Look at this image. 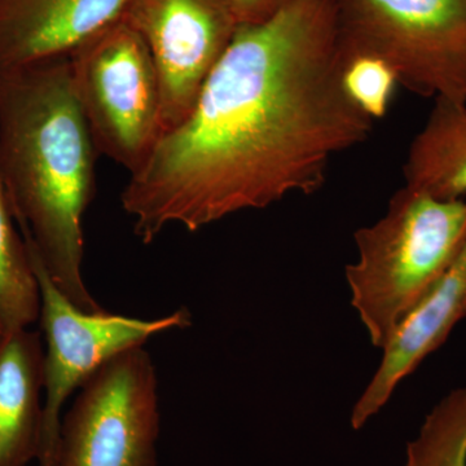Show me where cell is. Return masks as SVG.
Instances as JSON below:
<instances>
[{"label": "cell", "mask_w": 466, "mask_h": 466, "mask_svg": "<svg viewBox=\"0 0 466 466\" xmlns=\"http://www.w3.org/2000/svg\"><path fill=\"white\" fill-rule=\"evenodd\" d=\"M373 124L343 87L336 2L287 0L238 26L189 116L130 174L122 208L149 244L171 225L198 232L312 195Z\"/></svg>", "instance_id": "1"}, {"label": "cell", "mask_w": 466, "mask_h": 466, "mask_svg": "<svg viewBox=\"0 0 466 466\" xmlns=\"http://www.w3.org/2000/svg\"><path fill=\"white\" fill-rule=\"evenodd\" d=\"M97 149L69 55L0 73V179L26 247L76 308H103L86 287L84 217Z\"/></svg>", "instance_id": "2"}, {"label": "cell", "mask_w": 466, "mask_h": 466, "mask_svg": "<svg viewBox=\"0 0 466 466\" xmlns=\"http://www.w3.org/2000/svg\"><path fill=\"white\" fill-rule=\"evenodd\" d=\"M354 238L358 259L346 267L351 305L382 350L464 245L466 198L440 200L404 186L385 216Z\"/></svg>", "instance_id": "3"}, {"label": "cell", "mask_w": 466, "mask_h": 466, "mask_svg": "<svg viewBox=\"0 0 466 466\" xmlns=\"http://www.w3.org/2000/svg\"><path fill=\"white\" fill-rule=\"evenodd\" d=\"M69 63L97 153L133 173L162 133L161 87L146 42L122 18L82 42Z\"/></svg>", "instance_id": "4"}, {"label": "cell", "mask_w": 466, "mask_h": 466, "mask_svg": "<svg viewBox=\"0 0 466 466\" xmlns=\"http://www.w3.org/2000/svg\"><path fill=\"white\" fill-rule=\"evenodd\" d=\"M339 38L413 94L466 104V0H334Z\"/></svg>", "instance_id": "5"}, {"label": "cell", "mask_w": 466, "mask_h": 466, "mask_svg": "<svg viewBox=\"0 0 466 466\" xmlns=\"http://www.w3.org/2000/svg\"><path fill=\"white\" fill-rule=\"evenodd\" d=\"M158 381L144 346L106 361L61 421L55 466H157Z\"/></svg>", "instance_id": "6"}, {"label": "cell", "mask_w": 466, "mask_h": 466, "mask_svg": "<svg viewBox=\"0 0 466 466\" xmlns=\"http://www.w3.org/2000/svg\"><path fill=\"white\" fill-rule=\"evenodd\" d=\"M27 248V247H26ZM41 289V317L46 339L43 434L38 466L56 465L61 410L106 361L126 350L191 324L186 309L167 317L143 320L110 312H86L57 289L41 260L27 248Z\"/></svg>", "instance_id": "7"}, {"label": "cell", "mask_w": 466, "mask_h": 466, "mask_svg": "<svg viewBox=\"0 0 466 466\" xmlns=\"http://www.w3.org/2000/svg\"><path fill=\"white\" fill-rule=\"evenodd\" d=\"M124 20L157 69L162 137L189 116L238 24L222 0H131Z\"/></svg>", "instance_id": "8"}, {"label": "cell", "mask_w": 466, "mask_h": 466, "mask_svg": "<svg viewBox=\"0 0 466 466\" xmlns=\"http://www.w3.org/2000/svg\"><path fill=\"white\" fill-rule=\"evenodd\" d=\"M466 318V241L446 271L408 311L382 349L381 363L352 408L351 426L364 428L398 386L446 342Z\"/></svg>", "instance_id": "9"}, {"label": "cell", "mask_w": 466, "mask_h": 466, "mask_svg": "<svg viewBox=\"0 0 466 466\" xmlns=\"http://www.w3.org/2000/svg\"><path fill=\"white\" fill-rule=\"evenodd\" d=\"M131 0H0V73L64 56L124 18Z\"/></svg>", "instance_id": "10"}, {"label": "cell", "mask_w": 466, "mask_h": 466, "mask_svg": "<svg viewBox=\"0 0 466 466\" xmlns=\"http://www.w3.org/2000/svg\"><path fill=\"white\" fill-rule=\"evenodd\" d=\"M45 350L41 334L24 329L0 336V466L38 460L43 434Z\"/></svg>", "instance_id": "11"}, {"label": "cell", "mask_w": 466, "mask_h": 466, "mask_svg": "<svg viewBox=\"0 0 466 466\" xmlns=\"http://www.w3.org/2000/svg\"><path fill=\"white\" fill-rule=\"evenodd\" d=\"M403 175L406 186L440 200L466 198V104L435 99L408 149Z\"/></svg>", "instance_id": "12"}, {"label": "cell", "mask_w": 466, "mask_h": 466, "mask_svg": "<svg viewBox=\"0 0 466 466\" xmlns=\"http://www.w3.org/2000/svg\"><path fill=\"white\" fill-rule=\"evenodd\" d=\"M0 179V328L24 329L41 317V289Z\"/></svg>", "instance_id": "13"}, {"label": "cell", "mask_w": 466, "mask_h": 466, "mask_svg": "<svg viewBox=\"0 0 466 466\" xmlns=\"http://www.w3.org/2000/svg\"><path fill=\"white\" fill-rule=\"evenodd\" d=\"M406 466H466V386L446 395L425 417L408 443Z\"/></svg>", "instance_id": "14"}, {"label": "cell", "mask_w": 466, "mask_h": 466, "mask_svg": "<svg viewBox=\"0 0 466 466\" xmlns=\"http://www.w3.org/2000/svg\"><path fill=\"white\" fill-rule=\"evenodd\" d=\"M343 87L361 112L373 121L388 115L400 86L397 73L383 58L354 50L339 38Z\"/></svg>", "instance_id": "15"}, {"label": "cell", "mask_w": 466, "mask_h": 466, "mask_svg": "<svg viewBox=\"0 0 466 466\" xmlns=\"http://www.w3.org/2000/svg\"><path fill=\"white\" fill-rule=\"evenodd\" d=\"M238 25L259 24L274 16L287 0H222Z\"/></svg>", "instance_id": "16"}, {"label": "cell", "mask_w": 466, "mask_h": 466, "mask_svg": "<svg viewBox=\"0 0 466 466\" xmlns=\"http://www.w3.org/2000/svg\"><path fill=\"white\" fill-rule=\"evenodd\" d=\"M2 333H3V332H2V328H0V334H2Z\"/></svg>", "instance_id": "17"}, {"label": "cell", "mask_w": 466, "mask_h": 466, "mask_svg": "<svg viewBox=\"0 0 466 466\" xmlns=\"http://www.w3.org/2000/svg\"><path fill=\"white\" fill-rule=\"evenodd\" d=\"M3 334V333H2ZM2 334H0V336H2Z\"/></svg>", "instance_id": "18"}]
</instances>
